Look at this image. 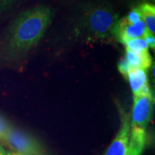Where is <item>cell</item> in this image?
I'll return each mask as SVG.
<instances>
[{"label": "cell", "instance_id": "1", "mask_svg": "<svg viewBox=\"0 0 155 155\" xmlns=\"http://www.w3.org/2000/svg\"><path fill=\"white\" fill-rule=\"evenodd\" d=\"M53 17L47 6H36L20 13L7 30L3 42V54L9 60L18 59L37 45Z\"/></svg>", "mask_w": 155, "mask_h": 155}, {"label": "cell", "instance_id": "2", "mask_svg": "<svg viewBox=\"0 0 155 155\" xmlns=\"http://www.w3.org/2000/svg\"><path fill=\"white\" fill-rule=\"evenodd\" d=\"M83 20L89 35L95 38L107 39L114 37L119 16L111 7L98 5L87 9Z\"/></svg>", "mask_w": 155, "mask_h": 155}, {"label": "cell", "instance_id": "3", "mask_svg": "<svg viewBox=\"0 0 155 155\" xmlns=\"http://www.w3.org/2000/svg\"><path fill=\"white\" fill-rule=\"evenodd\" d=\"M2 143L12 152L23 155H46L43 147L38 139L12 126Z\"/></svg>", "mask_w": 155, "mask_h": 155}, {"label": "cell", "instance_id": "4", "mask_svg": "<svg viewBox=\"0 0 155 155\" xmlns=\"http://www.w3.org/2000/svg\"><path fill=\"white\" fill-rule=\"evenodd\" d=\"M154 98L150 96H134V103L130 117L131 128L146 130L152 116Z\"/></svg>", "mask_w": 155, "mask_h": 155}, {"label": "cell", "instance_id": "5", "mask_svg": "<svg viewBox=\"0 0 155 155\" xmlns=\"http://www.w3.org/2000/svg\"><path fill=\"white\" fill-rule=\"evenodd\" d=\"M146 25L143 20L136 24H130L124 18L119 19L114 32V37L123 45L130 40L136 38H143L148 33Z\"/></svg>", "mask_w": 155, "mask_h": 155}, {"label": "cell", "instance_id": "6", "mask_svg": "<svg viewBox=\"0 0 155 155\" xmlns=\"http://www.w3.org/2000/svg\"><path fill=\"white\" fill-rule=\"evenodd\" d=\"M130 132V116L123 114L121 128L104 155H126L129 144Z\"/></svg>", "mask_w": 155, "mask_h": 155}, {"label": "cell", "instance_id": "7", "mask_svg": "<svg viewBox=\"0 0 155 155\" xmlns=\"http://www.w3.org/2000/svg\"><path fill=\"white\" fill-rule=\"evenodd\" d=\"M134 96H150L152 95L149 86L148 78L145 70L131 68L128 73L127 78Z\"/></svg>", "mask_w": 155, "mask_h": 155}, {"label": "cell", "instance_id": "8", "mask_svg": "<svg viewBox=\"0 0 155 155\" xmlns=\"http://www.w3.org/2000/svg\"><path fill=\"white\" fill-rule=\"evenodd\" d=\"M146 130L139 128H131L130 139L126 155H141L147 145Z\"/></svg>", "mask_w": 155, "mask_h": 155}, {"label": "cell", "instance_id": "9", "mask_svg": "<svg viewBox=\"0 0 155 155\" xmlns=\"http://www.w3.org/2000/svg\"><path fill=\"white\" fill-rule=\"evenodd\" d=\"M125 59L131 68H141L146 71L152 66V61L149 51L136 53L127 49Z\"/></svg>", "mask_w": 155, "mask_h": 155}, {"label": "cell", "instance_id": "10", "mask_svg": "<svg viewBox=\"0 0 155 155\" xmlns=\"http://www.w3.org/2000/svg\"><path fill=\"white\" fill-rule=\"evenodd\" d=\"M141 15V19L146 25L150 34L155 33V6L152 3L145 2L137 6Z\"/></svg>", "mask_w": 155, "mask_h": 155}, {"label": "cell", "instance_id": "11", "mask_svg": "<svg viewBox=\"0 0 155 155\" xmlns=\"http://www.w3.org/2000/svg\"><path fill=\"white\" fill-rule=\"evenodd\" d=\"M126 48L136 53H143L149 51V46L143 38H136L126 42Z\"/></svg>", "mask_w": 155, "mask_h": 155}, {"label": "cell", "instance_id": "12", "mask_svg": "<svg viewBox=\"0 0 155 155\" xmlns=\"http://www.w3.org/2000/svg\"><path fill=\"white\" fill-rule=\"evenodd\" d=\"M124 18L125 19V20L127 22L130 23V24H136V23L139 22V21L142 20L141 13L137 7H136L131 9L129 12V14L127 15V16L124 17Z\"/></svg>", "mask_w": 155, "mask_h": 155}, {"label": "cell", "instance_id": "13", "mask_svg": "<svg viewBox=\"0 0 155 155\" xmlns=\"http://www.w3.org/2000/svg\"><path fill=\"white\" fill-rule=\"evenodd\" d=\"M11 125L3 116L0 115V142L5 140L6 136L8 134Z\"/></svg>", "mask_w": 155, "mask_h": 155}, {"label": "cell", "instance_id": "14", "mask_svg": "<svg viewBox=\"0 0 155 155\" xmlns=\"http://www.w3.org/2000/svg\"><path fill=\"white\" fill-rule=\"evenodd\" d=\"M131 69L130 65H129V63H127V61H126L125 58H123L121 61H119V64H118V70L120 72L121 74H122L123 76H124L126 78H127L128 73H129V71Z\"/></svg>", "mask_w": 155, "mask_h": 155}, {"label": "cell", "instance_id": "15", "mask_svg": "<svg viewBox=\"0 0 155 155\" xmlns=\"http://www.w3.org/2000/svg\"><path fill=\"white\" fill-rule=\"evenodd\" d=\"M16 0H0V15L8 9Z\"/></svg>", "mask_w": 155, "mask_h": 155}, {"label": "cell", "instance_id": "16", "mask_svg": "<svg viewBox=\"0 0 155 155\" xmlns=\"http://www.w3.org/2000/svg\"><path fill=\"white\" fill-rule=\"evenodd\" d=\"M143 39L145 40V42H147V45H148L149 48H152V49L154 50L155 48V38L154 35L150 34V32L147 33L144 36Z\"/></svg>", "mask_w": 155, "mask_h": 155}, {"label": "cell", "instance_id": "17", "mask_svg": "<svg viewBox=\"0 0 155 155\" xmlns=\"http://www.w3.org/2000/svg\"><path fill=\"white\" fill-rule=\"evenodd\" d=\"M0 155H7V151H6L1 145H0Z\"/></svg>", "mask_w": 155, "mask_h": 155}, {"label": "cell", "instance_id": "18", "mask_svg": "<svg viewBox=\"0 0 155 155\" xmlns=\"http://www.w3.org/2000/svg\"><path fill=\"white\" fill-rule=\"evenodd\" d=\"M7 155H23V154H19V153L12 152V151H9V152H7Z\"/></svg>", "mask_w": 155, "mask_h": 155}, {"label": "cell", "instance_id": "19", "mask_svg": "<svg viewBox=\"0 0 155 155\" xmlns=\"http://www.w3.org/2000/svg\"><path fill=\"white\" fill-rule=\"evenodd\" d=\"M148 1H152L153 2H154V0H148Z\"/></svg>", "mask_w": 155, "mask_h": 155}]
</instances>
